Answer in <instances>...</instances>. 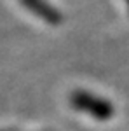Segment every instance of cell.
I'll use <instances>...</instances> for the list:
<instances>
[{
    "label": "cell",
    "mask_w": 129,
    "mask_h": 131,
    "mask_svg": "<svg viewBox=\"0 0 129 131\" xmlns=\"http://www.w3.org/2000/svg\"><path fill=\"white\" fill-rule=\"evenodd\" d=\"M70 103L77 110L89 114L99 121H108L113 117V105L107 100H101L98 96L91 94L87 91H73L70 94Z\"/></svg>",
    "instance_id": "obj_1"
},
{
    "label": "cell",
    "mask_w": 129,
    "mask_h": 131,
    "mask_svg": "<svg viewBox=\"0 0 129 131\" xmlns=\"http://www.w3.org/2000/svg\"><path fill=\"white\" fill-rule=\"evenodd\" d=\"M21 2H23L33 14H37L40 19H44L45 23H49V25H60L61 21H63L61 12L56 9L54 5L47 4L45 0H21Z\"/></svg>",
    "instance_id": "obj_2"
},
{
    "label": "cell",
    "mask_w": 129,
    "mask_h": 131,
    "mask_svg": "<svg viewBox=\"0 0 129 131\" xmlns=\"http://www.w3.org/2000/svg\"><path fill=\"white\" fill-rule=\"evenodd\" d=\"M126 5H127V10H129V0H126Z\"/></svg>",
    "instance_id": "obj_3"
}]
</instances>
